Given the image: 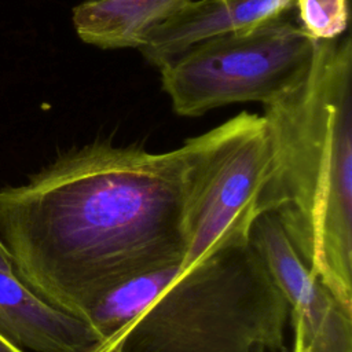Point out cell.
<instances>
[{"mask_svg": "<svg viewBox=\"0 0 352 352\" xmlns=\"http://www.w3.org/2000/svg\"><path fill=\"white\" fill-rule=\"evenodd\" d=\"M184 144L190 183L184 213L186 254L179 272L224 242L250 236L271 160L265 120L248 111Z\"/></svg>", "mask_w": 352, "mask_h": 352, "instance_id": "5", "label": "cell"}, {"mask_svg": "<svg viewBox=\"0 0 352 352\" xmlns=\"http://www.w3.org/2000/svg\"><path fill=\"white\" fill-rule=\"evenodd\" d=\"M250 238L289 304L293 352H352V311L309 271L276 217L260 213Z\"/></svg>", "mask_w": 352, "mask_h": 352, "instance_id": "6", "label": "cell"}, {"mask_svg": "<svg viewBox=\"0 0 352 352\" xmlns=\"http://www.w3.org/2000/svg\"><path fill=\"white\" fill-rule=\"evenodd\" d=\"M188 150L95 142L0 188V241L14 275L85 320L113 289L186 254Z\"/></svg>", "mask_w": 352, "mask_h": 352, "instance_id": "1", "label": "cell"}, {"mask_svg": "<svg viewBox=\"0 0 352 352\" xmlns=\"http://www.w3.org/2000/svg\"><path fill=\"white\" fill-rule=\"evenodd\" d=\"M289 304L250 236L180 271L94 352H278Z\"/></svg>", "mask_w": 352, "mask_h": 352, "instance_id": "3", "label": "cell"}, {"mask_svg": "<svg viewBox=\"0 0 352 352\" xmlns=\"http://www.w3.org/2000/svg\"><path fill=\"white\" fill-rule=\"evenodd\" d=\"M0 268H1V270H6V271H10V272H12V267H11V258H10V254H8V252L6 250L4 245L1 243V241H0Z\"/></svg>", "mask_w": 352, "mask_h": 352, "instance_id": "13", "label": "cell"}, {"mask_svg": "<svg viewBox=\"0 0 352 352\" xmlns=\"http://www.w3.org/2000/svg\"><path fill=\"white\" fill-rule=\"evenodd\" d=\"M301 28L315 40H333L348 26V0H294Z\"/></svg>", "mask_w": 352, "mask_h": 352, "instance_id": "11", "label": "cell"}, {"mask_svg": "<svg viewBox=\"0 0 352 352\" xmlns=\"http://www.w3.org/2000/svg\"><path fill=\"white\" fill-rule=\"evenodd\" d=\"M315 38L286 19L201 41L160 67L162 91L182 117L234 103H267L308 66Z\"/></svg>", "mask_w": 352, "mask_h": 352, "instance_id": "4", "label": "cell"}, {"mask_svg": "<svg viewBox=\"0 0 352 352\" xmlns=\"http://www.w3.org/2000/svg\"><path fill=\"white\" fill-rule=\"evenodd\" d=\"M264 106L271 160L257 213L352 311V41L316 40L301 76Z\"/></svg>", "mask_w": 352, "mask_h": 352, "instance_id": "2", "label": "cell"}, {"mask_svg": "<svg viewBox=\"0 0 352 352\" xmlns=\"http://www.w3.org/2000/svg\"><path fill=\"white\" fill-rule=\"evenodd\" d=\"M0 334L33 352H94L103 342L88 322L50 305L1 268Z\"/></svg>", "mask_w": 352, "mask_h": 352, "instance_id": "8", "label": "cell"}, {"mask_svg": "<svg viewBox=\"0 0 352 352\" xmlns=\"http://www.w3.org/2000/svg\"><path fill=\"white\" fill-rule=\"evenodd\" d=\"M190 0H87L73 8V28L102 50L142 48L151 33Z\"/></svg>", "mask_w": 352, "mask_h": 352, "instance_id": "9", "label": "cell"}, {"mask_svg": "<svg viewBox=\"0 0 352 352\" xmlns=\"http://www.w3.org/2000/svg\"><path fill=\"white\" fill-rule=\"evenodd\" d=\"M0 352H25V349L19 348L8 338H6L3 334H0Z\"/></svg>", "mask_w": 352, "mask_h": 352, "instance_id": "12", "label": "cell"}, {"mask_svg": "<svg viewBox=\"0 0 352 352\" xmlns=\"http://www.w3.org/2000/svg\"><path fill=\"white\" fill-rule=\"evenodd\" d=\"M292 7L294 0H190L139 50L160 69L201 41L254 28L285 15Z\"/></svg>", "mask_w": 352, "mask_h": 352, "instance_id": "7", "label": "cell"}, {"mask_svg": "<svg viewBox=\"0 0 352 352\" xmlns=\"http://www.w3.org/2000/svg\"><path fill=\"white\" fill-rule=\"evenodd\" d=\"M179 267H169L129 279L106 294L87 315L103 341L143 311L177 275Z\"/></svg>", "mask_w": 352, "mask_h": 352, "instance_id": "10", "label": "cell"}]
</instances>
